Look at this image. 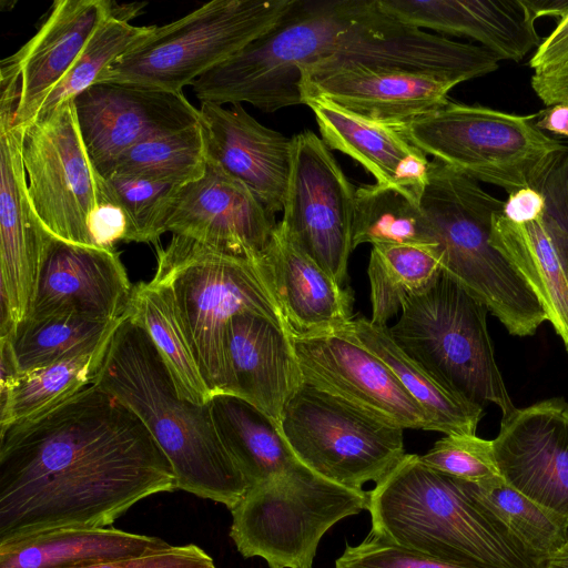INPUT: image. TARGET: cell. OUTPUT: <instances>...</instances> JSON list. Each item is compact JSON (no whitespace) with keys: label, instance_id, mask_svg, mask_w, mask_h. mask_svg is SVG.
I'll list each match as a JSON object with an SVG mask.
<instances>
[{"label":"cell","instance_id":"cell-15","mask_svg":"<svg viewBox=\"0 0 568 568\" xmlns=\"http://www.w3.org/2000/svg\"><path fill=\"white\" fill-rule=\"evenodd\" d=\"M19 90L0 94V338L11 337L30 311L53 235L36 214L21 155L23 126L14 124Z\"/></svg>","mask_w":568,"mask_h":568},{"label":"cell","instance_id":"cell-37","mask_svg":"<svg viewBox=\"0 0 568 568\" xmlns=\"http://www.w3.org/2000/svg\"><path fill=\"white\" fill-rule=\"evenodd\" d=\"M120 322L73 314L24 320L8 339L20 373H24L98 347L111 337Z\"/></svg>","mask_w":568,"mask_h":568},{"label":"cell","instance_id":"cell-21","mask_svg":"<svg viewBox=\"0 0 568 568\" xmlns=\"http://www.w3.org/2000/svg\"><path fill=\"white\" fill-rule=\"evenodd\" d=\"M206 159L241 181L273 213L283 211L292 138L257 122L242 104L199 108Z\"/></svg>","mask_w":568,"mask_h":568},{"label":"cell","instance_id":"cell-32","mask_svg":"<svg viewBox=\"0 0 568 568\" xmlns=\"http://www.w3.org/2000/svg\"><path fill=\"white\" fill-rule=\"evenodd\" d=\"M442 273L437 244H376L369 256L373 324L386 323L402 310L404 300L429 288Z\"/></svg>","mask_w":568,"mask_h":568},{"label":"cell","instance_id":"cell-27","mask_svg":"<svg viewBox=\"0 0 568 568\" xmlns=\"http://www.w3.org/2000/svg\"><path fill=\"white\" fill-rule=\"evenodd\" d=\"M165 540L112 527L58 529L0 546V568H87L154 555Z\"/></svg>","mask_w":568,"mask_h":568},{"label":"cell","instance_id":"cell-8","mask_svg":"<svg viewBox=\"0 0 568 568\" xmlns=\"http://www.w3.org/2000/svg\"><path fill=\"white\" fill-rule=\"evenodd\" d=\"M486 305L442 271L426 291L407 296L396 324L387 326L398 347L439 385L503 418L514 406L496 363Z\"/></svg>","mask_w":568,"mask_h":568},{"label":"cell","instance_id":"cell-48","mask_svg":"<svg viewBox=\"0 0 568 568\" xmlns=\"http://www.w3.org/2000/svg\"><path fill=\"white\" fill-rule=\"evenodd\" d=\"M535 124L541 131L568 139V103H557L539 111Z\"/></svg>","mask_w":568,"mask_h":568},{"label":"cell","instance_id":"cell-3","mask_svg":"<svg viewBox=\"0 0 568 568\" xmlns=\"http://www.w3.org/2000/svg\"><path fill=\"white\" fill-rule=\"evenodd\" d=\"M95 385L118 398L146 426L175 476V488L226 506L250 489L222 444L210 402L183 397L146 331L129 314L115 327Z\"/></svg>","mask_w":568,"mask_h":568},{"label":"cell","instance_id":"cell-38","mask_svg":"<svg viewBox=\"0 0 568 568\" xmlns=\"http://www.w3.org/2000/svg\"><path fill=\"white\" fill-rule=\"evenodd\" d=\"M114 7V6H113ZM154 26L136 27L129 20L109 17L94 32L71 69L43 101L38 115L67 101L98 82L102 72L145 38ZM37 115V116H38Z\"/></svg>","mask_w":568,"mask_h":568},{"label":"cell","instance_id":"cell-47","mask_svg":"<svg viewBox=\"0 0 568 568\" xmlns=\"http://www.w3.org/2000/svg\"><path fill=\"white\" fill-rule=\"evenodd\" d=\"M530 83L545 105L568 103V64L552 71L534 73Z\"/></svg>","mask_w":568,"mask_h":568},{"label":"cell","instance_id":"cell-31","mask_svg":"<svg viewBox=\"0 0 568 568\" xmlns=\"http://www.w3.org/2000/svg\"><path fill=\"white\" fill-rule=\"evenodd\" d=\"M130 315L149 334L181 395L195 404H207L213 395L194 358L169 287L153 278L134 285Z\"/></svg>","mask_w":568,"mask_h":568},{"label":"cell","instance_id":"cell-39","mask_svg":"<svg viewBox=\"0 0 568 568\" xmlns=\"http://www.w3.org/2000/svg\"><path fill=\"white\" fill-rule=\"evenodd\" d=\"M123 211L128 227V242L156 244L164 233L163 221L169 202L182 184L135 176H103Z\"/></svg>","mask_w":568,"mask_h":568},{"label":"cell","instance_id":"cell-50","mask_svg":"<svg viewBox=\"0 0 568 568\" xmlns=\"http://www.w3.org/2000/svg\"><path fill=\"white\" fill-rule=\"evenodd\" d=\"M545 568H568V546H565L551 556L547 560Z\"/></svg>","mask_w":568,"mask_h":568},{"label":"cell","instance_id":"cell-26","mask_svg":"<svg viewBox=\"0 0 568 568\" xmlns=\"http://www.w3.org/2000/svg\"><path fill=\"white\" fill-rule=\"evenodd\" d=\"M293 336L334 333L353 320V296L297 248L277 223L264 252Z\"/></svg>","mask_w":568,"mask_h":568},{"label":"cell","instance_id":"cell-40","mask_svg":"<svg viewBox=\"0 0 568 568\" xmlns=\"http://www.w3.org/2000/svg\"><path fill=\"white\" fill-rule=\"evenodd\" d=\"M419 458L435 470L470 483L500 477L493 440L476 435H446Z\"/></svg>","mask_w":568,"mask_h":568},{"label":"cell","instance_id":"cell-35","mask_svg":"<svg viewBox=\"0 0 568 568\" xmlns=\"http://www.w3.org/2000/svg\"><path fill=\"white\" fill-rule=\"evenodd\" d=\"M353 248L359 244H436L418 202L396 187L378 183L355 191Z\"/></svg>","mask_w":568,"mask_h":568},{"label":"cell","instance_id":"cell-13","mask_svg":"<svg viewBox=\"0 0 568 568\" xmlns=\"http://www.w3.org/2000/svg\"><path fill=\"white\" fill-rule=\"evenodd\" d=\"M21 155L29 199L43 226L57 239L92 246L89 222L109 191L84 146L73 101L23 126Z\"/></svg>","mask_w":568,"mask_h":568},{"label":"cell","instance_id":"cell-46","mask_svg":"<svg viewBox=\"0 0 568 568\" xmlns=\"http://www.w3.org/2000/svg\"><path fill=\"white\" fill-rule=\"evenodd\" d=\"M546 210L544 195L531 186L509 193L504 202L501 214L518 224L542 220Z\"/></svg>","mask_w":568,"mask_h":568},{"label":"cell","instance_id":"cell-34","mask_svg":"<svg viewBox=\"0 0 568 568\" xmlns=\"http://www.w3.org/2000/svg\"><path fill=\"white\" fill-rule=\"evenodd\" d=\"M110 338L93 349L20 373L0 398V428L34 417L92 384Z\"/></svg>","mask_w":568,"mask_h":568},{"label":"cell","instance_id":"cell-36","mask_svg":"<svg viewBox=\"0 0 568 568\" xmlns=\"http://www.w3.org/2000/svg\"><path fill=\"white\" fill-rule=\"evenodd\" d=\"M205 168V144L199 121L131 146L99 173L184 184L202 176Z\"/></svg>","mask_w":568,"mask_h":568},{"label":"cell","instance_id":"cell-24","mask_svg":"<svg viewBox=\"0 0 568 568\" xmlns=\"http://www.w3.org/2000/svg\"><path fill=\"white\" fill-rule=\"evenodd\" d=\"M113 1L58 0L38 32L11 58L20 71L14 124L33 121L51 92L71 69L97 29L113 14Z\"/></svg>","mask_w":568,"mask_h":568},{"label":"cell","instance_id":"cell-29","mask_svg":"<svg viewBox=\"0 0 568 568\" xmlns=\"http://www.w3.org/2000/svg\"><path fill=\"white\" fill-rule=\"evenodd\" d=\"M210 408L219 437L250 488L300 462L280 424L246 400L217 394Z\"/></svg>","mask_w":568,"mask_h":568},{"label":"cell","instance_id":"cell-44","mask_svg":"<svg viewBox=\"0 0 568 568\" xmlns=\"http://www.w3.org/2000/svg\"><path fill=\"white\" fill-rule=\"evenodd\" d=\"M89 234L91 245L103 250H115L114 244L116 242L129 241L125 215L116 204L112 193L111 199L102 202L92 214L89 222Z\"/></svg>","mask_w":568,"mask_h":568},{"label":"cell","instance_id":"cell-10","mask_svg":"<svg viewBox=\"0 0 568 568\" xmlns=\"http://www.w3.org/2000/svg\"><path fill=\"white\" fill-rule=\"evenodd\" d=\"M295 0H213L153 30L111 63L98 82L182 92L272 28Z\"/></svg>","mask_w":568,"mask_h":568},{"label":"cell","instance_id":"cell-43","mask_svg":"<svg viewBox=\"0 0 568 568\" xmlns=\"http://www.w3.org/2000/svg\"><path fill=\"white\" fill-rule=\"evenodd\" d=\"M87 568H215L214 561L202 548L190 544L132 559L104 562Z\"/></svg>","mask_w":568,"mask_h":568},{"label":"cell","instance_id":"cell-9","mask_svg":"<svg viewBox=\"0 0 568 568\" xmlns=\"http://www.w3.org/2000/svg\"><path fill=\"white\" fill-rule=\"evenodd\" d=\"M368 506V491L332 483L297 462L250 488L231 509L230 537L270 568H313L322 537Z\"/></svg>","mask_w":568,"mask_h":568},{"label":"cell","instance_id":"cell-16","mask_svg":"<svg viewBox=\"0 0 568 568\" xmlns=\"http://www.w3.org/2000/svg\"><path fill=\"white\" fill-rule=\"evenodd\" d=\"M277 223L275 213L246 185L206 159L203 175L180 185L172 195L163 231L225 254L257 260Z\"/></svg>","mask_w":568,"mask_h":568},{"label":"cell","instance_id":"cell-51","mask_svg":"<svg viewBox=\"0 0 568 568\" xmlns=\"http://www.w3.org/2000/svg\"><path fill=\"white\" fill-rule=\"evenodd\" d=\"M565 546H568V540H567V544Z\"/></svg>","mask_w":568,"mask_h":568},{"label":"cell","instance_id":"cell-19","mask_svg":"<svg viewBox=\"0 0 568 568\" xmlns=\"http://www.w3.org/2000/svg\"><path fill=\"white\" fill-rule=\"evenodd\" d=\"M500 477L568 519V403L550 398L516 408L493 440Z\"/></svg>","mask_w":568,"mask_h":568},{"label":"cell","instance_id":"cell-6","mask_svg":"<svg viewBox=\"0 0 568 568\" xmlns=\"http://www.w3.org/2000/svg\"><path fill=\"white\" fill-rule=\"evenodd\" d=\"M419 205L440 254L442 271L483 302L515 336L547 321L530 286L490 242L491 219L504 202L479 182L433 159Z\"/></svg>","mask_w":568,"mask_h":568},{"label":"cell","instance_id":"cell-5","mask_svg":"<svg viewBox=\"0 0 568 568\" xmlns=\"http://www.w3.org/2000/svg\"><path fill=\"white\" fill-rule=\"evenodd\" d=\"M156 251L153 280L169 287L206 386L213 396L231 394L227 328L232 317L254 311L288 327L264 255L239 257L180 235Z\"/></svg>","mask_w":568,"mask_h":568},{"label":"cell","instance_id":"cell-7","mask_svg":"<svg viewBox=\"0 0 568 568\" xmlns=\"http://www.w3.org/2000/svg\"><path fill=\"white\" fill-rule=\"evenodd\" d=\"M372 0H295L267 31L200 77L203 103H250L264 111L304 104V68L327 57Z\"/></svg>","mask_w":568,"mask_h":568},{"label":"cell","instance_id":"cell-22","mask_svg":"<svg viewBox=\"0 0 568 568\" xmlns=\"http://www.w3.org/2000/svg\"><path fill=\"white\" fill-rule=\"evenodd\" d=\"M231 394L280 424L283 410L303 384L290 328L257 312L232 317L227 328Z\"/></svg>","mask_w":568,"mask_h":568},{"label":"cell","instance_id":"cell-42","mask_svg":"<svg viewBox=\"0 0 568 568\" xmlns=\"http://www.w3.org/2000/svg\"><path fill=\"white\" fill-rule=\"evenodd\" d=\"M335 568H463L446 564L369 534L356 546L346 545Z\"/></svg>","mask_w":568,"mask_h":568},{"label":"cell","instance_id":"cell-18","mask_svg":"<svg viewBox=\"0 0 568 568\" xmlns=\"http://www.w3.org/2000/svg\"><path fill=\"white\" fill-rule=\"evenodd\" d=\"M73 105L98 172L131 146L200 121L199 109L183 92L124 82H97L80 93Z\"/></svg>","mask_w":568,"mask_h":568},{"label":"cell","instance_id":"cell-41","mask_svg":"<svg viewBox=\"0 0 568 568\" xmlns=\"http://www.w3.org/2000/svg\"><path fill=\"white\" fill-rule=\"evenodd\" d=\"M531 187L545 197L542 223L568 280V145L551 159Z\"/></svg>","mask_w":568,"mask_h":568},{"label":"cell","instance_id":"cell-2","mask_svg":"<svg viewBox=\"0 0 568 568\" xmlns=\"http://www.w3.org/2000/svg\"><path fill=\"white\" fill-rule=\"evenodd\" d=\"M499 59L402 22L372 0L327 57L302 71L304 104L323 99L400 131L449 101L457 84L489 74Z\"/></svg>","mask_w":568,"mask_h":568},{"label":"cell","instance_id":"cell-17","mask_svg":"<svg viewBox=\"0 0 568 568\" xmlns=\"http://www.w3.org/2000/svg\"><path fill=\"white\" fill-rule=\"evenodd\" d=\"M304 383L335 395L404 429L432 430L422 406L388 365L341 332L293 336Z\"/></svg>","mask_w":568,"mask_h":568},{"label":"cell","instance_id":"cell-11","mask_svg":"<svg viewBox=\"0 0 568 568\" xmlns=\"http://www.w3.org/2000/svg\"><path fill=\"white\" fill-rule=\"evenodd\" d=\"M520 115L449 100L402 131L426 155L509 193L532 186L565 144Z\"/></svg>","mask_w":568,"mask_h":568},{"label":"cell","instance_id":"cell-30","mask_svg":"<svg viewBox=\"0 0 568 568\" xmlns=\"http://www.w3.org/2000/svg\"><path fill=\"white\" fill-rule=\"evenodd\" d=\"M489 242L525 278L568 352V280L542 220L518 224L497 212Z\"/></svg>","mask_w":568,"mask_h":568},{"label":"cell","instance_id":"cell-12","mask_svg":"<svg viewBox=\"0 0 568 568\" xmlns=\"http://www.w3.org/2000/svg\"><path fill=\"white\" fill-rule=\"evenodd\" d=\"M280 428L303 465L352 489L378 483L406 455L403 427L304 382Z\"/></svg>","mask_w":568,"mask_h":568},{"label":"cell","instance_id":"cell-33","mask_svg":"<svg viewBox=\"0 0 568 568\" xmlns=\"http://www.w3.org/2000/svg\"><path fill=\"white\" fill-rule=\"evenodd\" d=\"M458 481L463 491L499 519L544 568L567 544L568 519L531 500L501 477Z\"/></svg>","mask_w":568,"mask_h":568},{"label":"cell","instance_id":"cell-28","mask_svg":"<svg viewBox=\"0 0 568 568\" xmlns=\"http://www.w3.org/2000/svg\"><path fill=\"white\" fill-rule=\"evenodd\" d=\"M353 337L385 362L410 396L426 412L433 432L445 435H476L484 408L439 385L390 337L387 326L365 317L353 318L339 331Z\"/></svg>","mask_w":568,"mask_h":568},{"label":"cell","instance_id":"cell-20","mask_svg":"<svg viewBox=\"0 0 568 568\" xmlns=\"http://www.w3.org/2000/svg\"><path fill=\"white\" fill-rule=\"evenodd\" d=\"M133 292L116 250L53 236L26 320L73 314L118 323L130 314Z\"/></svg>","mask_w":568,"mask_h":568},{"label":"cell","instance_id":"cell-23","mask_svg":"<svg viewBox=\"0 0 568 568\" xmlns=\"http://www.w3.org/2000/svg\"><path fill=\"white\" fill-rule=\"evenodd\" d=\"M377 4L419 29L474 39L499 60L519 62L541 42L526 0H377Z\"/></svg>","mask_w":568,"mask_h":568},{"label":"cell","instance_id":"cell-1","mask_svg":"<svg viewBox=\"0 0 568 568\" xmlns=\"http://www.w3.org/2000/svg\"><path fill=\"white\" fill-rule=\"evenodd\" d=\"M175 488L146 426L95 385L0 428V546L69 528L108 527Z\"/></svg>","mask_w":568,"mask_h":568},{"label":"cell","instance_id":"cell-45","mask_svg":"<svg viewBox=\"0 0 568 568\" xmlns=\"http://www.w3.org/2000/svg\"><path fill=\"white\" fill-rule=\"evenodd\" d=\"M568 64V13L537 47L528 65L534 73L548 72Z\"/></svg>","mask_w":568,"mask_h":568},{"label":"cell","instance_id":"cell-25","mask_svg":"<svg viewBox=\"0 0 568 568\" xmlns=\"http://www.w3.org/2000/svg\"><path fill=\"white\" fill-rule=\"evenodd\" d=\"M321 138L369 172L376 183L398 189L416 202L428 181L430 161L399 129L373 122L323 100H307Z\"/></svg>","mask_w":568,"mask_h":568},{"label":"cell","instance_id":"cell-14","mask_svg":"<svg viewBox=\"0 0 568 568\" xmlns=\"http://www.w3.org/2000/svg\"><path fill=\"white\" fill-rule=\"evenodd\" d=\"M356 189L331 149L311 130L292 136V158L280 227L339 285L347 278Z\"/></svg>","mask_w":568,"mask_h":568},{"label":"cell","instance_id":"cell-49","mask_svg":"<svg viewBox=\"0 0 568 568\" xmlns=\"http://www.w3.org/2000/svg\"><path fill=\"white\" fill-rule=\"evenodd\" d=\"M526 3L536 20L544 16L560 20L568 13V0H526Z\"/></svg>","mask_w":568,"mask_h":568},{"label":"cell","instance_id":"cell-4","mask_svg":"<svg viewBox=\"0 0 568 568\" xmlns=\"http://www.w3.org/2000/svg\"><path fill=\"white\" fill-rule=\"evenodd\" d=\"M375 536L463 568H544L457 478L406 454L368 491Z\"/></svg>","mask_w":568,"mask_h":568}]
</instances>
